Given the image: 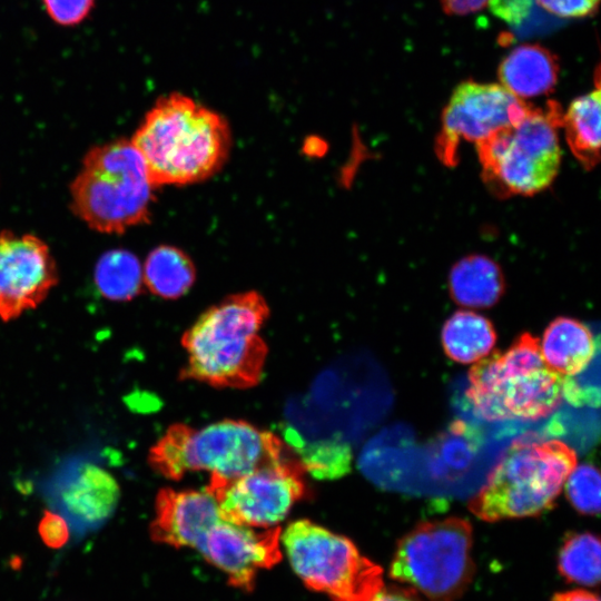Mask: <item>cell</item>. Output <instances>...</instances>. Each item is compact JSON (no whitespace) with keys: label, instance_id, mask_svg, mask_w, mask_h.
I'll use <instances>...</instances> for the list:
<instances>
[{"label":"cell","instance_id":"6da1fadb","mask_svg":"<svg viewBox=\"0 0 601 601\" xmlns=\"http://www.w3.org/2000/svg\"><path fill=\"white\" fill-rule=\"evenodd\" d=\"M152 186L189 185L226 162L231 135L216 111L181 93L159 98L130 139Z\"/></svg>","mask_w":601,"mask_h":601},{"label":"cell","instance_id":"7a4b0ae2","mask_svg":"<svg viewBox=\"0 0 601 601\" xmlns=\"http://www.w3.org/2000/svg\"><path fill=\"white\" fill-rule=\"evenodd\" d=\"M268 316L265 298L255 290L210 306L181 337L187 354L181 377L217 387L257 384L267 356L260 331Z\"/></svg>","mask_w":601,"mask_h":601},{"label":"cell","instance_id":"3957f363","mask_svg":"<svg viewBox=\"0 0 601 601\" xmlns=\"http://www.w3.org/2000/svg\"><path fill=\"white\" fill-rule=\"evenodd\" d=\"M283 442L245 422L224 420L195 428L170 426L149 450L148 463L158 474L179 480L188 472L230 480L284 457Z\"/></svg>","mask_w":601,"mask_h":601},{"label":"cell","instance_id":"277c9868","mask_svg":"<svg viewBox=\"0 0 601 601\" xmlns=\"http://www.w3.org/2000/svg\"><path fill=\"white\" fill-rule=\"evenodd\" d=\"M154 188L140 154L118 139L87 151L70 184V207L91 229L122 234L149 221Z\"/></svg>","mask_w":601,"mask_h":601},{"label":"cell","instance_id":"5b68a950","mask_svg":"<svg viewBox=\"0 0 601 601\" xmlns=\"http://www.w3.org/2000/svg\"><path fill=\"white\" fill-rule=\"evenodd\" d=\"M563 380L545 364L539 339L524 333L506 352L476 362L469 372L466 396L486 420H538L560 404Z\"/></svg>","mask_w":601,"mask_h":601},{"label":"cell","instance_id":"8992f818","mask_svg":"<svg viewBox=\"0 0 601 601\" xmlns=\"http://www.w3.org/2000/svg\"><path fill=\"white\" fill-rule=\"evenodd\" d=\"M575 465L574 450L561 441L515 442L469 509L486 522L540 515L554 505Z\"/></svg>","mask_w":601,"mask_h":601},{"label":"cell","instance_id":"52a82bcc","mask_svg":"<svg viewBox=\"0 0 601 601\" xmlns=\"http://www.w3.org/2000/svg\"><path fill=\"white\" fill-rule=\"evenodd\" d=\"M562 117L553 101L529 107L516 125L476 144L483 177L496 194L532 195L553 181L561 161Z\"/></svg>","mask_w":601,"mask_h":601},{"label":"cell","instance_id":"ba28073f","mask_svg":"<svg viewBox=\"0 0 601 601\" xmlns=\"http://www.w3.org/2000/svg\"><path fill=\"white\" fill-rule=\"evenodd\" d=\"M472 528L460 518L424 522L397 543L390 577L431 601H454L472 581Z\"/></svg>","mask_w":601,"mask_h":601},{"label":"cell","instance_id":"9c48e42d","mask_svg":"<svg viewBox=\"0 0 601 601\" xmlns=\"http://www.w3.org/2000/svg\"><path fill=\"white\" fill-rule=\"evenodd\" d=\"M280 543L299 579L332 601H371L384 585L382 568L349 539L309 520L289 523Z\"/></svg>","mask_w":601,"mask_h":601},{"label":"cell","instance_id":"30bf717a","mask_svg":"<svg viewBox=\"0 0 601 601\" xmlns=\"http://www.w3.org/2000/svg\"><path fill=\"white\" fill-rule=\"evenodd\" d=\"M300 463L283 459L230 480L210 477L206 487L217 500L225 520L269 529L288 515L304 497L306 485Z\"/></svg>","mask_w":601,"mask_h":601},{"label":"cell","instance_id":"8fae6325","mask_svg":"<svg viewBox=\"0 0 601 601\" xmlns=\"http://www.w3.org/2000/svg\"><path fill=\"white\" fill-rule=\"evenodd\" d=\"M529 106L503 86L466 81L453 92L442 115L435 151L440 160L454 166L462 141L482 142L516 125Z\"/></svg>","mask_w":601,"mask_h":601},{"label":"cell","instance_id":"7c38bea8","mask_svg":"<svg viewBox=\"0 0 601 601\" xmlns=\"http://www.w3.org/2000/svg\"><path fill=\"white\" fill-rule=\"evenodd\" d=\"M58 283L48 245L32 234L0 233V318L8 322L36 308Z\"/></svg>","mask_w":601,"mask_h":601},{"label":"cell","instance_id":"4fadbf2b","mask_svg":"<svg viewBox=\"0 0 601 601\" xmlns=\"http://www.w3.org/2000/svg\"><path fill=\"white\" fill-rule=\"evenodd\" d=\"M280 532L279 526L255 529L223 518L196 550L226 574L229 584L250 591L258 571L282 559Z\"/></svg>","mask_w":601,"mask_h":601},{"label":"cell","instance_id":"5bb4252c","mask_svg":"<svg viewBox=\"0 0 601 601\" xmlns=\"http://www.w3.org/2000/svg\"><path fill=\"white\" fill-rule=\"evenodd\" d=\"M221 519L218 502L207 489H162L156 497L150 536L158 543L196 550Z\"/></svg>","mask_w":601,"mask_h":601},{"label":"cell","instance_id":"9a60e30c","mask_svg":"<svg viewBox=\"0 0 601 601\" xmlns=\"http://www.w3.org/2000/svg\"><path fill=\"white\" fill-rule=\"evenodd\" d=\"M540 349L545 364L562 376L582 372L599 353L590 328L569 317H559L546 327Z\"/></svg>","mask_w":601,"mask_h":601},{"label":"cell","instance_id":"2e32d148","mask_svg":"<svg viewBox=\"0 0 601 601\" xmlns=\"http://www.w3.org/2000/svg\"><path fill=\"white\" fill-rule=\"evenodd\" d=\"M555 57L539 45H523L504 58L499 69L502 86L520 98H533L551 91L556 83Z\"/></svg>","mask_w":601,"mask_h":601},{"label":"cell","instance_id":"e0dca14e","mask_svg":"<svg viewBox=\"0 0 601 601\" xmlns=\"http://www.w3.org/2000/svg\"><path fill=\"white\" fill-rule=\"evenodd\" d=\"M119 486L107 471L86 464L61 493L62 502L73 516L87 524H98L115 510Z\"/></svg>","mask_w":601,"mask_h":601},{"label":"cell","instance_id":"ac0fdd59","mask_svg":"<svg viewBox=\"0 0 601 601\" xmlns=\"http://www.w3.org/2000/svg\"><path fill=\"white\" fill-rule=\"evenodd\" d=\"M449 287L457 304L484 308L500 299L504 290V278L494 260L482 255H471L452 267Z\"/></svg>","mask_w":601,"mask_h":601},{"label":"cell","instance_id":"d6986e66","mask_svg":"<svg viewBox=\"0 0 601 601\" xmlns=\"http://www.w3.org/2000/svg\"><path fill=\"white\" fill-rule=\"evenodd\" d=\"M495 342L496 334L492 323L471 311L454 313L442 328V345L446 355L462 364L485 357Z\"/></svg>","mask_w":601,"mask_h":601},{"label":"cell","instance_id":"ffe728a7","mask_svg":"<svg viewBox=\"0 0 601 601\" xmlns=\"http://www.w3.org/2000/svg\"><path fill=\"white\" fill-rule=\"evenodd\" d=\"M195 278L193 260L175 246L156 247L148 254L142 266L144 285L162 298L174 299L186 294Z\"/></svg>","mask_w":601,"mask_h":601},{"label":"cell","instance_id":"44dd1931","mask_svg":"<svg viewBox=\"0 0 601 601\" xmlns=\"http://www.w3.org/2000/svg\"><path fill=\"white\" fill-rule=\"evenodd\" d=\"M568 145L581 164L591 169L600 159V89L573 100L562 117Z\"/></svg>","mask_w":601,"mask_h":601},{"label":"cell","instance_id":"7402d4cb","mask_svg":"<svg viewBox=\"0 0 601 601\" xmlns=\"http://www.w3.org/2000/svg\"><path fill=\"white\" fill-rule=\"evenodd\" d=\"M93 282L105 298L127 302L139 295L142 289V266L131 252L111 249L98 259Z\"/></svg>","mask_w":601,"mask_h":601},{"label":"cell","instance_id":"603a6c76","mask_svg":"<svg viewBox=\"0 0 601 601\" xmlns=\"http://www.w3.org/2000/svg\"><path fill=\"white\" fill-rule=\"evenodd\" d=\"M601 548L592 533L569 534L558 555V570L571 583L595 587L600 581Z\"/></svg>","mask_w":601,"mask_h":601},{"label":"cell","instance_id":"cb8c5ba5","mask_svg":"<svg viewBox=\"0 0 601 601\" xmlns=\"http://www.w3.org/2000/svg\"><path fill=\"white\" fill-rule=\"evenodd\" d=\"M600 474L589 463L574 466L565 480V493L573 508L585 515L600 511Z\"/></svg>","mask_w":601,"mask_h":601},{"label":"cell","instance_id":"d4e9b609","mask_svg":"<svg viewBox=\"0 0 601 601\" xmlns=\"http://www.w3.org/2000/svg\"><path fill=\"white\" fill-rule=\"evenodd\" d=\"M50 18L60 26H76L91 11L95 0H43Z\"/></svg>","mask_w":601,"mask_h":601},{"label":"cell","instance_id":"484cf974","mask_svg":"<svg viewBox=\"0 0 601 601\" xmlns=\"http://www.w3.org/2000/svg\"><path fill=\"white\" fill-rule=\"evenodd\" d=\"M38 532L41 541L51 549L62 548L70 535L66 519L49 510L43 512L38 525Z\"/></svg>","mask_w":601,"mask_h":601},{"label":"cell","instance_id":"4316f807","mask_svg":"<svg viewBox=\"0 0 601 601\" xmlns=\"http://www.w3.org/2000/svg\"><path fill=\"white\" fill-rule=\"evenodd\" d=\"M549 12L562 18H575L590 14L599 0H536Z\"/></svg>","mask_w":601,"mask_h":601},{"label":"cell","instance_id":"83f0119b","mask_svg":"<svg viewBox=\"0 0 601 601\" xmlns=\"http://www.w3.org/2000/svg\"><path fill=\"white\" fill-rule=\"evenodd\" d=\"M492 12L510 23H519L528 17L533 0H489Z\"/></svg>","mask_w":601,"mask_h":601},{"label":"cell","instance_id":"f1b7e54d","mask_svg":"<svg viewBox=\"0 0 601 601\" xmlns=\"http://www.w3.org/2000/svg\"><path fill=\"white\" fill-rule=\"evenodd\" d=\"M371 601H422L418 593L410 587L388 585L383 588Z\"/></svg>","mask_w":601,"mask_h":601},{"label":"cell","instance_id":"f546056e","mask_svg":"<svg viewBox=\"0 0 601 601\" xmlns=\"http://www.w3.org/2000/svg\"><path fill=\"white\" fill-rule=\"evenodd\" d=\"M489 0H442L443 9L450 14H466L482 9Z\"/></svg>","mask_w":601,"mask_h":601},{"label":"cell","instance_id":"4dcf8cb0","mask_svg":"<svg viewBox=\"0 0 601 601\" xmlns=\"http://www.w3.org/2000/svg\"><path fill=\"white\" fill-rule=\"evenodd\" d=\"M552 601H600L599 597L588 590L575 589L570 591L558 592L553 595Z\"/></svg>","mask_w":601,"mask_h":601}]
</instances>
